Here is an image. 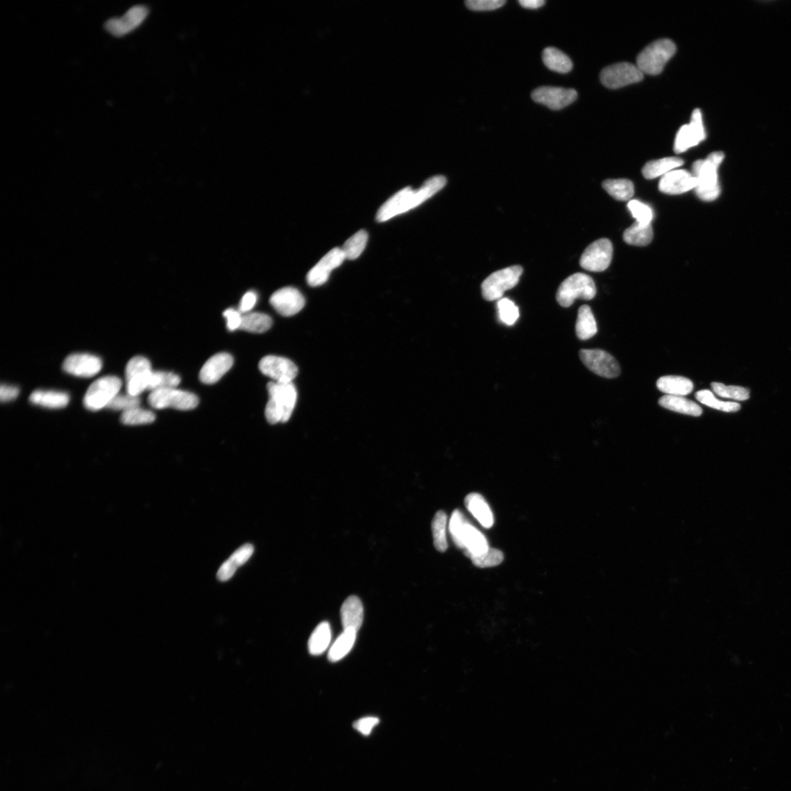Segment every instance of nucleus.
<instances>
[{"mask_svg": "<svg viewBox=\"0 0 791 791\" xmlns=\"http://www.w3.org/2000/svg\"><path fill=\"white\" fill-rule=\"evenodd\" d=\"M346 260L341 248H335L328 253L307 274V280L312 287L325 284L332 271L339 267Z\"/></svg>", "mask_w": 791, "mask_h": 791, "instance_id": "a211bd4d", "label": "nucleus"}, {"mask_svg": "<svg viewBox=\"0 0 791 791\" xmlns=\"http://www.w3.org/2000/svg\"><path fill=\"white\" fill-rule=\"evenodd\" d=\"M465 505L483 527L490 529L493 525V513L482 495L475 493L468 495L465 499Z\"/></svg>", "mask_w": 791, "mask_h": 791, "instance_id": "b1692460", "label": "nucleus"}, {"mask_svg": "<svg viewBox=\"0 0 791 791\" xmlns=\"http://www.w3.org/2000/svg\"><path fill=\"white\" fill-rule=\"evenodd\" d=\"M505 0H468L467 8L475 11L493 10L506 4Z\"/></svg>", "mask_w": 791, "mask_h": 791, "instance_id": "09e8293b", "label": "nucleus"}, {"mask_svg": "<svg viewBox=\"0 0 791 791\" xmlns=\"http://www.w3.org/2000/svg\"><path fill=\"white\" fill-rule=\"evenodd\" d=\"M532 99L552 110H560L572 104L577 98L574 89L556 87H540L532 92Z\"/></svg>", "mask_w": 791, "mask_h": 791, "instance_id": "4468645a", "label": "nucleus"}, {"mask_svg": "<svg viewBox=\"0 0 791 791\" xmlns=\"http://www.w3.org/2000/svg\"><path fill=\"white\" fill-rule=\"evenodd\" d=\"M273 324L270 316L259 312L243 314L241 330L248 332L262 334L269 331Z\"/></svg>", "mask_w": 791, "mask_h": 791, "instance_id": "c9c22d12", "label": "nucleus"}, {"mask_svg": "<svg viewBox=\"0 0 791 791\" xmlns=\"http://www.w3.org/2000/svg\"><path fill=\"white\" fill-rule=\"evenodd\" d=\"M223 315L227 320V327L229 331L234 332L235 330L241 328L243 315L240 311L228 309L223 312Z\"/></svg>", "mask_w": 791, "mask_h": 791, "instance_id": "3c124183", "label": "nucleus"}, {"mask_svg": "<svg viewBox=\"0 0 791 791\" xmlns=\"http://www.w3.org/2000/svg\"><path fill=\"white\" fill-rule=\"evenodd\" d=\"M446 184L442 176H434L425 182L417 190L407 187L395 194L377 211V221L384 222L407 212L428 201L440 192Z\"/></svg>", "mask_w": 791, "mask_h": 791, "instance_id": "f257e3e1", "label": "nucleus"}, {"mask_svg": "<svg viewBox=\"0 0 791 791\" xmlns=\"http://www.w3.org/2000/svg\"><path fill=\"white\" fill-rule=\"evenodd\" d=\"M579 357L591 372L605 378H615L621 374V368L608 352L595 350H581Z\"/></svg>", "mask_w": 791, "mask_h": 791, "instance_id": "9b49d317", "label": "nucleus"}, {"mask_svg": "<svg viewBox=\"0 0 791 791\" xmlns=\"http://www.w3.org/2000/svg\"><path fill=\"white\" fill-rule=\"evenodd\" d=\"M696 187V179L688 170H672L659 181L658 189L671 195L688 192Z\"/></svg>", "mask_w": 791, "mask_h": 791, "instance_id": "aec40b11", "label": "nucleus"}, {"mask_svg": "<svg viewBox=\"0 0 791 791\" xmlns=\"http://www.w3.org/2000/svg\"><path fill=\"white\" fill-rule=\"evenodd\" d=\"M149 10L144 6L130 8L121 18H112L105 24V29L116 37H121L135 31L147 18Z\"/></svg>", "mask_w": 791, "mask_h": 791, "instance_id": "dca6fc26", "label": "nucleus"}, {"mask_svg": "<svg viewBox=\"0 0 791 791\" xmlns=\"http://www.w3.org/2000/svg\"><path fill=\"white\" fill-rule=\"evenodd\" d=\"M654 237L651 223H641L636 221L632 226L624 232V241L633 246H645L649 245Z\"/></svg>", "mask_w": 791, "mask_h": 791, "instance_id": "473e14b6", "label": "nucleus"}, {"mask_svg": "<svg viewBox=\"0 0 791 791\" xmlns=\"http://www.w3.org/2000/svg\"><path fill=\"white\" fill-rule=\"evenodd\" d=\"M522 272L521 266H514L500 270L488 276L482 284L484 298L488 301L502 298L507 290L518 284Z\"/></svg>", "mask_w": 791, "mask_h": 791, "instance_id": "0eeeda50", "label": "nucleus"}, {"mask_svg": "<svg viewBox=\"0 0 791 791\" xmlns=\"http://www.w3.org/2000/svg\"><path fill=\"white\" fill-rule=\"evenodd\" d=\"M448 518L443 511H439L434 517L432 522L434 545L439 552H445L448 549L446 538V527Z\"/></svg>", "mask_w": 791, "mask_h": 791, "instance_id": "e433bc0d", "label": "nucleus"}, {"mask_svg": "<svg viewBox=\"0 0 791 791\" xmlns=\"http://www.w3.org/2000/svg\"><path fill=\"white\" fill-rule=\"evenodd\" d=\"M153 372L148 359L143 356L132 358L126 368L127 393L139 397L144 391L148 390Z\"/></svg>", "mask_w": 791, "mask_h": 791, "instance_id": "9d476101", "label": "nucleus"}, {"mask_svg": "<svg viewBox=\"0 0 791 791\" xmlns=\"http://www.w3.org/2000/svg\"><path fill=\"white\" fill-rule=\"evenodd\" d=\"M658 405L667 410L695 417L701 416L702 408L695 402L684 397L665 395L658 400Z\"/></svg>", "mask_w": 791, "mask_h": 791, "instance_id": "bb28decb", "label": "nucleus"}, {"mask_svg": "<svg viewBox=\"0 0 791 791\" xmlns=\"http://www.w3.org/2000/svg\"><path fill=\"white\" fill-rule=\"evenodd\" d=\"M257 301V296L255 292L246 293L241 300L239 311L242 314L248 313L255 307Z\"/></svg>", "mask_w": 791, "mask_h": 791, "instance_id": "603ef678", "label": "nucleus"}, {"mask_svg": "<svg viewBox=\"0 0 791 791\" xmlns=\"http://www.w3.org/2000/svg\"><path fill=\"white\" fill-rule=\"evenodd\" d=\"M357 632L351 629H344L330 649L328 653L330 661L337 663L348 654L353 647Z\"/></svg>", "mask_w": 791, "mask_h": 791, "instance_id": "7c9ffc66", "label": "nucleus"}, {"mask_svg": "<svg viewBox=\"0 0 791 791\" xmlns=\"http://www.w3.org/2000/svg\"><path fill=\"white\" fill-rule=\"evenodd\" d=\"M180 377L169 372H153L148 390L154 391L160 389H174L180 384Z\"/></svg>", "mask_w": 791, "mask_h": 791, "instance_id": "ea45409f", "label": "nucleus"}, {"mask_svg": "<svg viewBox=\"0 0 791 791\" xmlns=\"http://www.w3.org/2000/svg\"><path fill=\"white\" fill-rule=\"evenodd\" d=\"M644 74L638 66L629 62H620L602 70L600 80L610 89L621 88L643 80Z\"/></svg>", "mask_w": 791, "mask_h": 791, "instance_id": "1a4fd4ad", "label": "nucleus"}, {"mask_svg": "<svg viewBox=\"0 0 791 791\" xmlns=\"http://www.w3.org/2000/svg\"><path fill=\"white\" fill-rule=\"evenodd\" d=\"M604 189L619 201H627L634 196L633 182L627 179L606 180L602 183Z\"/></svg>", "mask_w": 791, "mask_h": 791, "instance_id": "f704fd0d", "label": "nucleus"}, {"mask_svg": "<svg viewBox=\"0 0 791 791\" xmlns=\"http://www.w3.org/2000/svg\"><path fill=\"white\" fill-rule=\"evenodd\" d=\"M613 253V244L610 240L602 239L596 241L585 250L580 258V266L592 272L604 271L611 265Z\"/></svg>", "mask_w": 791, "mask_h": 791, "instance_id": "f8f14e48", "label": "nucleus"}, {"mask_svg": "<svg viewBox=\"0 0 791 791\" xmlns=\"http://www.w3.org/2000/svg\"><path fill=\"white\" fill-rule=\"evenodd\" d=\"M332 640L331 627L328 622H322L315 628L309 640L308 648L312 655L318 656L328 648Z\"/></svg>", "mask_w": 791, "mask_h": 791, "instance_id": "72a5a7b5", "label": "nucleus"}, {"mask_svg": "<svg viewBox=\"0 0 791 791\" xmlns=\"http://www.w3.org/2000/svg\"><path fill=\"white\" fill-rule=\"evenodd\" d=\"M499 318L508 325H513L519 318L518 307L508 298H501L497 302Z\"/></svg>", "mask_w": 791, "mask_h": 791, "instance_id": "37998d69", "label": "nucleus"}, {"mask_svg": "<svg viewBox=\"0 0 791 791\" xmlns=\"http://www.w3.org/2000/svg\"><path fill=\"white\" fill-rule=\"evenodd\" d=\"M656 387L667 395L685 397L692 393L694 385L692 380L687 377L668 375L659 378L656 382Z\"/></svg>", "mask_w": 791, "mask_h": 791, "instance_id": "a878e982", "label": "nucleus"}, {"mask_svg": "<svg viewBox=\"0 0 791 791\" xmlns=\"http://www.w3.org/2000/svg\"><path fill=\"white\" fill-rule=\"evenodd\" d=\"M260 371L276 382L288 384L296 377L298 367L292 362L280 356L268 355L259 364Z\"/></svg>", "mask_w": 791, "mask_h": 791, "instance_id": "2eb2a0df", "label": "nucleus"}, {"mask_svg": "<svg viewBox=\"0 0 791 791\" xmlns=\"http://www.w3.org/2000/svg\"><path fill=\"white\" fill-rule=\"evenodd\" d=\"M254 547L252 545H244L234 552L232 555L220 567L217 577L220 581H228L236 572L239 567L245 564L253 555Z\"/></svg>", "mask_w": 791, "mask_h": 791, "instance_id": "5701e85b", "label": "nucleus"}, {"mask_svg": "<svg viewBox=\"0 0 791 791\" xmlns=\"http://www.w3.org/2000/svg\"><path fill=\"white\" fill-rule=\"evenodd\" d=\"M706 137L700 110L693 111L690 123L680 128L676 137L674 151L681 153L697 146Z\"/></svg>", "mask_w": 791, "mask_h": 791, "instance_id": "ddd939ff", "label": "nucleus"}, {"mask_svg": "<svg viewBox=\"0 0 791 791\" xmlns=\"http://www.w3.org/2000/svg\"><path fill=\"white\" fill-rule=\"evenodd\" d=\"M271 306L277 312L285 316H293L305 306V298L294 287H284L277 290L270 298Z\"/></svg>", "mask_w": 791, "mask_h": 791, "instance_id": "f3484780", "label": "nucleus"}, {"mask_svg": "<svg viewBox=\"0 0 791 791\" xmlns=\"http://www.w3.org/2000/svg\"><path fill=\"white\" fill-rule=\"evenodd\" d=\"M711 388L716 394L722 398L738 401H745L749 398V390L741 386H727L721 382H714L711 384Z\"/></svg>", "mask_w": 791, "mask_h": 791, "instance_id": "79ce46f5", "label": "nucleus"}, {"mask_svg": "<svg viewBox=\"0 0 791 791\" xmlns=\"http://www.w3.org/2000/svg\"><path fill=\"white\" fill-rule=\"evenodd\" d=\"M141 400L139 397L130 394H117L109 404L108 408L114 411H122L123 413L139 407Z\"/></svg>", "mask_w": 791, "mask_h": 791, "instance_id": "49530a36", "label": "nucleus"}, {"mask_svg": "<svg viewBox=\"0 0 791 791\" xmlns=\"http://www.w3.org/2000/svg\"><path fill=\"white\" fill-rule=\"evenodd\" d=\"M148 402L151 407L158 410L171 407L180 411H189L199 404V400L192 393L174 388L152 391L149 395Z\"/></svg>", "mask_w": 791, "mask_h": 791, "instance_id": "6e6552de", "label": "nucleus"}, {"mask_svg": "<svg viewBox=\"0 0 791 791\" xmlns=\"http://www.w3.org/2000/svg\"><path fill=\"white\" fill-rule=\"evenodd\" d=\"M232 356L226 352L218 353L210 358L203 366L200 379L205 384H216L232 368Z\"/></svg>", "mask_w": 791, "mask_h": 791, "instance_id": "412c9836", "label": "nucleus"}, {"mask_svg": "<svg viewBox=\"0 0 791 791\" xmlns=\"http://www.w3.org/2000/svg\"><path fill=\"white\" fill-rule=\"evenodd\" d=\"M519 3L525 8L537 9L543 7L546 1L545 0H520Z\"/></svg>", "mask_w": 791, "mask_h": 791, "instance_id": "5fc2aeb1", "label": "nucleus"}, {"mask_svg": "<svg viewBox=\"0 0 791 791\" xmlns=\"http://www.w3.org/2000/svg\"><path fill=\"white\" fill-rule=\"evenodd\" d=\"M724 157L723 153L714 152L706 160H697L692 165V175L696 179L695 191L704 201H714L720 194L717 169Z\"/></svg>", "mask_w": 791, "mask_h": 791, "instance_id": "f03ea898", "label": "nucleus"}, {"mask_svg": "<svg viewBox=\"0 0 791 791\" xmlns=\"http://www.w3.org/2000/svg\"><path fill=\"white\" fill-rule=\"evenodd\" d=\"M628 208L637 221L645 224L651 223L653 219V211L649 206L638 201H631L628 203Z\"/></svg>", "mask_w": 791, "mask_h": 791, "instance_id": "de8ad7c7", "label": "nucleus"}, {"mask_svg": "<svg viewBox=\"0 0 791 791\" xmlns=\"http://www.w3.org/2000/svg\"><path fill=\"white\" fill-rule=\"evenodd\" d=\"M367 241L368 234L364 230H360L350 237L341 248L346 259L355 260L358 258L364 252Z\"/></svg>", "mask_w": 791, "mask_h": 791, "instance_id": "58836bf2", "label": "nucleus"}, {"mask_svg": "<svg viewBox=\"0 0 791 791\" xmlns=\"http://www.w3.org/2000/svg\"><path fill=\"white\" fill-rule=\"evenodd\" d=\"M122 387V381L115 376L103 377L92 384L84 398V405L87 410L97 411L109 404Z\"/></svg>", "mask_w": 791, "mask_h": 791, "instance_id": "423d86ee", "label": "nucleus"}, {"mask_svg": "<svg viewBox=\"0 0 791 791\" xmlns=\"http://www.w3.org/2000/svg\"><path fill=\"white\" fill-rule=\"evenodd\" d=\"M270 399L266 407L269 423L275 425L287 422L291 417L297 401V390L293 382L281 384L270 382L267 386Z\"/></svg>", "mask_w": 791, "mask_h": 791, "instance_id": "7ed1b4c3", "label": "nucleus"}, {"mask_svg": "<svg viewBox=\"0 0 791 791\" xmlns=\"http://www.w3.org/2000/svg\"><path fill=\"white\" fill-rule=\"evenodd\" d=\"M543 60L547 69L560 74L568 73L573 68L571 59L556 48H546L543 53Z\"/></svg>", "mask_w": 791, "mask_h": 791, "instance_id": "2f4dec72", "label": "nucleus"}, {"mask_svg": "<svg viewBox=\"0 0 791 791\" xmlns=\"http://www.w3.org/2000/svg\"><path fill=\"white\" fill-rule=\"evenodd\" d=\"M380 723V720L375 717L362 718L353 723V728L365 736L371 734L373 730Z\"/></svg>", "mask_w": 791, "mask_h": 791, "instance_id": "8fccbe9b", "label": "nucleus"}, {"mask_svg": "<svg viewBox=\"0 0 791 791\" xmlns=\"http://www.w3.org/2000/svg\"><path fill=\"white\" fill-rule=\"evenodd\" d=\"M695 398L698 402L716 410L726 413L738 412L741 405L736 402H723L717 400L713 393L708 390L699 391L695 393Z\"/></svg>", "mask_w": 791, "mask_h": 791, "instance_id": "4c0bfd02", "label": "nucleus"}, {"mask_svg": "<svg viewBox=\"0 0 791 791\" xmlns=\"http://www.w3.org/2000/svg\"><path fill=\"white\" fill-rule=\"evenodd\" d=\"M341 618L344 629H351L356 631L360 629L364 620V608L359 597H349L343 603L341 609Z\"/></svg>", "mask_w": 791, "mask_h": 791, "instance_id": "4be33fe9", "label": "nucleus"}, {"mask_svg": "<svg viewBox=\"0 0 791 791\" xmlns=\"http://www.w3.org/2000/svg\"><path fill=\"white\" fill-rule=\"evenodd\" d=\"M19 393V390L17 387L3 384L0 388V400L3 402L12 401L18 397Z\"/></svg>", "mask_w": 791, "mask_h": 791, "instance_id": "864d4df0", "label": "nucleus"}, {"mask_svg": "<svg viewBox=\"0 0 791 791\" xmlns=\"http://www.w3.org/2000/svg\"><path fill=\"white\" fill-rule=\"evenodd\" d=\"M597 288L589 275L577 273L565 280L559 286L556 299L563 307H570L577 298L589 300L595 297Z\"/></svg>", "mask_w": 791, "mask_h": 791, "instance_id": "39448f33", "label": "nucleus"}, {"mask_svg": "<svg viewBox=\"0 0 791 791\" xmlns=\"http://www.w3.org/2000/svg\"><path fill=\"white\" fill-rule=\"evenodd\" d=\"M69 400L68 393L56 391L37 390L30 397L33 404L51 409L63 408L68 405Z\"/></svg>", "mask_w": 791, "mask_h": 791, "instance_id": "cd10ccee", "label": "nucleus"}, {"mask_svg": "<svg viewBox=\"0 0 791 791\" xmlns=\"http://www.w3.org/2000/svg\"><path fill=\"white\" fill-rule=\"evenodd\" d=\"M683 164L680 158L667 157L661 160L650 161L643 168L642 173L645 178L652 180L659 176H665L670 171Z\"/></svg>", "mask_w": 791, "mask_h": 791, "instance_id": "c85d7f7f", "label": "nucleus"}, {"mask_svg": "<svg viewBox=\"0 0 791 791\" xmlns=\"http://www.w3.org/2000/svg\"><path fill=\"white\" fill-rule=\"evenodd\" d=\"M467 522L463 513L458 509L454 511L448 527L455 545L460 549H463V537Z\"/></svg>", "mask_w": 791, "mask_h": 791, "instance_id": "c03bdc74", "label": "nucleus"}, {"mask_svg": "<svg viewBox=\"0 0 791 791\" xmlns=\"http://www.w3.org/2000/svg\"><path fill=\"white\" fill-rule=\"evenodd\" d=\"M463 545V550L470 559L481 555L490 548L485 536L468 522L464 529Z\"/></svg>", "mask_w": 791, "mask_h": 791, "instance_id": "393cba45", "label": "nucleus"}, {"mask_svg": "<svg viewBox=\"0 0 791 791\" xmlns=\"http://www.w3.org/2000/svg\"><path fill=\"white\" fill-rule=\"evenodd\" d=\"M64 371L77 377H90L97 375L102 368L98 356L87 353L70 355L62 364Z\"/></svg>", "mask_w": 791, "mask_h": 791, "instance_id": "6ab92c4d", "label": "nucleus"}, {"mask_svg": "<svg viewBox=\"0 0 791 791\" xmlns=\"http://www.w3.org/2000/svg\"><path fill=\"white\" fill-rule=\"evenodd\" d=\"M677 46L669 39L658 40L645 47L638 55L637 66L643 74L658 75L675 55Z\"/></svg>", "mask_w": 791, "mask_h": 791, "instance_id": "20e7f679", "label": "nucleus"}, {"mask_svg": "<svg viewBox=\"0 0 791 791\" xmlns=\"http://www.w3.org/2000/svg\"><path fill=\"white\" fill-rule=\"evenodd\" d=\"M155 419V416L152 411L144 410L139 407L124 412L121 417L123 424L130 426L151 424Z\"/></svg>", "mask_w": 791, "mask_h": 791, "instance_id": "a19ab883", "label": "nucleus"}, {"mask_svg": "<svg viewBox=\"0 0 791 791\" xmlns=\"http://www.w3.org/2000/svg\"><path fill=\"white\" fill-rule=\"evenodd\" d=\"M598 332L597 322L591 311L587 306L579 309L576 323V334L580 340H588L595 337Z\"/></svg>", "mask_w": 791, "mask_h": 791, "instance_id": "c756f323", "label": "nucleus"}, {"mask_svg": "<svg viewBox=\"0 0 791 791\" xmlns=\"http://www.w3.org/2000/svg\"><path fill=\"white\" fill-rule=\"evenodd\" d=\"M474 565L479 568H490L500 565L503 562L504 556L502 552L494 548H489L479 556L470 558Z\"/></svg>", "mask_w": 791, "mask_h": 791, "instance_id": "a18cd8bd", "label": "nucleus"}]
</instances>
